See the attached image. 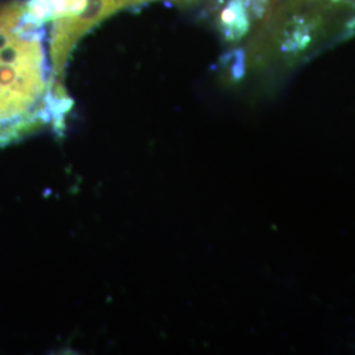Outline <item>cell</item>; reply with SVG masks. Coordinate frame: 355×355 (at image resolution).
<instances>
[{"mask_svg": "<svg viewBox=\"0 0 355 355\" xmlns=\"http://www.w3.org/2000/svg\"><path fill=\"white\" fill-rule=\"evenodd\" d=\"M46 24L26 0L0 3V148L57 116L58 94Z\"/></svg>", "mask_w": 355, "mask_h": 355, "instance_id": "cell-1", "label": "cell"}, {"mask_svg": "<svg viewBox=\"0 0 355 355\" xmlns=\"http://www.w3.org/2000/svg\"><path fill=\"white\" fill-rule=\"evenodd\" d=\"M252 26V16L242 0H229L220 13V28L229 41H239L246 36Z\"/></svg>", "mask_w": 355, "mask_h": 355, "instance_id": "cell-2", "label": "cell"}]
</instances>
